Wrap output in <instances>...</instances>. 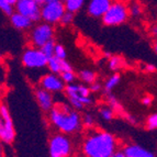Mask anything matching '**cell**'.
<instances>
[{
  "mask_svg": "<svg viewBox=\"0 0 157 157\" xmlns=\"http://www.w3.org/2000/svg\"><path fill=\"white\" fill-rule=\"evenodd\" d=\"M0 8H1V11L8 17H11L13 13L16 12V7L11 5V3L5 1V0H0Z\"/></svg>",
  "mask_w": 157,
  "mask_h": 157,
  "instance_id": "603a6c76",
  "label": "cell"
},
{
  "mask_svg": "<svg viewBox=\"0 0 157 157\" xmlns=\"http://www.w3.org/2000/svg\"><path fill=\"white\" fill-rule=\"evenodd\" d=\"M78 77L84 84H94L96 82V78H97V75L96 73H94L90 69H82V71H79L78 74Z\"/></svg>",
  "mask_w": 157,
  "mask_h": 157,
  "instance_id": "e0dca14e",
  "label": "cell"
},
{
  "mask_svg": "<svg viewBox=\"0 0 157 157\" xmlns=\"http://www.w3.org/2000/svg\"><path fill=\"white\" fill-rule=\"evenodd\" d=\"M5 1H7V2H9V3H11V5H13V6H16L17 2H18L19 0H5Z\"/></svg>",
  "mask_w": 157,
  "mask_h": 157,
  "instance_id": "d590c367",
  "label": "cell"
},
{
  "mask_svg": "<svg viewBox=\"0 0 157 157\" xmlns=\"http://www.w3.org/2000/svg\"><path fill=\"white\" fill-rule=\"evenodd\" d=\"M82 125L85 126V128H94V118L92 117L91 114H86L82 118Z\"/></svg>",
  "mask_w": 157,
  "mask_h": 157,
  "instance_id": "83f0119b",
  "label": "cell"
},
{
  "mask_svg": "<svg viewBox=\"0 0 157 157\" xmlns=\"http://www.w3.org/2000/svg\"><path fill=\"white\" fill-rule=\"evenodd\" d=\"M73 20H74V13L69 12V11H66V12L64 13L62 20H60V24H62V25H69V24L73 22Z\"/></svg>",
  "mask_w": 157,
  "mask_h": 157,
  "instance_id": "f1b7e54d",
  "label": "cell"
},
{
  "mask_svg": "<svg viewBox=\"0 0 157 157\" xmlns=\"http://www.w3.org/2000/svg\"><path fill=\"white\" fill-rule=\"evenodd\" d=\"M123 152L126 157H156L155 154L140 144H128L123 147Z\"/></svg>",
  "mask_w": 157,
  "mask_h": 157,
  "instance_id": "5bb4252c",
  "label": "cell"
},
{
  "mask_svg": "<svg viewBox=\"0 0 157 157\" xmlns=\"http://www.w3.org/2000/svg\"><path fill=\"white\" fill-rule=\"evenodd\" d=\"M50 157H71L73 154V144L67 134L58 132L53 134L48 141Z\"/></svg>",
  "mask_w": 157,
  "mask_h": 157,
  "instance_id": "277c9868",
  "label": "cell"
},
{
  "mask_svg": "<svg viewBox=\"0 0 157 157\" xmlns=\"http://www.w3.org/2000/svg\"><path fill=\"white\" fill-rule=\"evenodd\" d=\"M151 33H152L153 36H155L157 39V23L154 24V25L151 28Z\"/></svg>",
  "mask_w": 157,
  "mask_h": 157,
  "instance_id": "e575fe53",
  "label": "cell"
},
{
  "mask_svg": "<svg viewBox=\"0 0 157 157\" xmlns=\"http://www.w3.org/2000/svg\"><path fill=\"white\" fill-rule=\"evenodd\" d=\"M119 148V142L110 132L90 128L81 143L84 157H112Z\"/></svg>",
  "mask_w": 157,
  "mask_h": 157,
  "instance_id": "6da1fadb",
  "label": "cell"
},
{
  "mask_svg": "<svg viewBox=\"0 0 157 157\" xmlns=\"http://www.w3.org/2000/svg\"><path fill=\"white\" fill-rule=\"evenodd\" d=\"M128 12H130V16L131 17L137 18V17L141 16L142 13V6L137 1H133V2L128 5Z\"/></svg>",
  "mask_w": 157,
  "mask_h": 157,
  "instance_id": "cb8c5ba5",
  "label": "cell"
},
{
  "mask_svg": "<svg viewBox=\"0 0 157 157\" xmlns=\"http://www.w3.org/2000/svg\"><path fill=\"white\" fill-rule=\"evenodd\" d=\"M108 103H109L108 105H110L113 110H115V109H117V110H120V108H121L120 103H119V101L117 100V98H115L114 96H112V94H109V96H108Z\"/></svg>",
  "mask_w": 157,
  "mask_h": 157,
  "instance_id": "f546056e",
  "label": "cell"
},
{
  "mask_svg": "<svg viewBox=\"0 0 157 157\" xmlns=\"http://www.w3.org/2000/svg\"><path fill=\"white\" fill-rule=\"evenodd\" d=\"M10 18V23L11 25L17 30H20V31H25V30L31 29L32 24H33V21L31 19L28 18V17L23 16L21 13L19 12H14Z\"/></svg>",
  "mask_w": 157,
  "mask_h": 157,
  "instance_id": "9a60e30c",
  "label": "cell"
},
{
  "mask_svg": "<svg viewBox=\"0 0 157 157\" xmlns=\"http://www.w3.org/2000/svg\"><path fill=\"white\" fill-rule=\"evenodd\" d=\"M66 12L65 3L59 0H50L41 7V17L42 21L48 24L60 23L64 13Z\"/></svg>",
  "mask_w": 157,
  "mask_h": 157,
  "instance_id": "8992f818",
  "label": "cell"
},
{
  "mask_svg": "<svg viewBox=\"0 0 157 157\" xmlns=\"http://www.w3.org/2000/svg\"><path fill=\"white\" fill-rule=\"evenodd\" d=\"M62 60L59 58L53 56V57L48 58L47 62V68L50 69L52 74H56V75H60L62 74Z\"/></svg>",
  "mask_w": 157,
  "mask_h": 157,
  "instance_id": "2e32d148",
  "label": "cell"
},
{
  "mask_svg": "<svg viewBox=\"0 0 157 157\" xmlns=\"http://www.w3.org/2000/svg\"><path fill=\"white\" fill-rule=\"evenodd\" d=\"M53 39H54V28L52 24L42 22L34 25L30 31V44L37 48H41L43 45L52 41Z\"/></svg>",
  "mask_w": 157,
  "mask_h": 157,
  "instance_id": "52a82bcc",
  "label": "cell"
},
{
  "mask_svg": "<svg viewBox=\"0 0 157 157\" xmlns=\"http://www.w3.org/2000/svg\"><path fill=\"white\" fill-rule=\"evenodd\" d=\"M55 47H56V43L54 40H52V41H50V42H47L45 45H43L42 47H41V50H42V52L45 54V56H46L47 58H51L54 56V54H55Z\"/></svg>",
  "mask_w": 157,
  "mask_h": 157,
  "instance_id": "7402d4cb",
  "label": "cell"
},
{
  "mask_svg": "<svg viewBox=\"0 0 157 157\" xmlns=\"http://www.w3.org/2000/svg\"><path fill=\"white\" fill-rule=\"evenodd\" d=\"M59 1H63V2H64V1H65V0H59Z\"/></svg>",
  "mask_w": 157,
  "mask_h": 157,
  "instance_id": "f35d334b",
  "label": "cell"
},
{
  "mask_svg": "<svg viewBox=\"0 0 157 157\" xmlns=\"http://www.w3.org/2000/svg\"><path fill=\"white\" fill-rule=\"evenodd\" d=\"M21 59L24 67L29 68V69L43 68L47 66V62H48V58L45 56L42 50L34 46L28 47L24 50Z\"/></svg>",
  "mask_w": 157,
  "mask_h": 157,
  "instance_id": "ba28073f",
  "label": "cell"
},
{
  "mask_svg": "<svg viewBox=\"0 0 157 157\" xmlns=\"http://www.w3.org/2000/svg\"><path fill=\"white\" fill-rule=\"evenodd\" d=\"M90 90H91V92H98V91H100V90H101V85L99 84V82H97V81H96V82H94V84H91L90 85Z\"/></svg>",
  "mask_w": 157,
  "mask_h": 157,
  "instance_id": "1f68e13d",
  "label": "cell"
},
{
  "mask_svg": "<svg viewBox=\"0 0 157 157\" xmlns=\"http://www.w3.org/2000/svg\"><path fill=\"white\" fill-rule=\"evenodd\" d=\"M142 103L144 105H146V107H148V105H152V102H153V98L151 97V96H144V97L142 98Z\"/></svg>",
  "mask_w": 157,
  "mask_h": 157,
  "instance_id": "4dcf8cb0",
  "label": "cell"
},
{
  "mask_svg": "<svg viewBox=\"0 0 157 157\" xmlns=\"http://www.w3.org/2000/svg\"><path fill=\"white\" fill-rule=\"evenodd\" d=\"M124 65V59L119 55H113L109 58V68L111 71H118Z\"/></svg>",
  "mask_w": 157,
  "mask_h": 157,
  "instance_id": "ffe728a7",
  "label": "cell"
},
{
  "mask_svg": "<svg viewBox=\"0 0 157 157\" xmlns=\"http://www.w3.org/2000/svg\"><path fill=\"white\" fill-rule=\"evenodd\" d=\"M34 96L37 101V105L41 108V110L45 111V112H50L54 108V99H53L52 92L47 91V90L43 89V88H37L34 91Z\"/></svg>",
  "mask_w": 157,
  "mask_h": 157,
  "instance_id": "4fadbf2b",
  "label": "cell"
},
{
  "mask_svg": "<svg viewBox=\"0 0 157 157\" xmlns=\"http://www.w3.org/2000/svg\"><path fill=\"white\" fill-rule=\"evenodd\" d=\"M35 1H36V2L39 3V5L43 6L45 2H47V1H50V0H35Z\"/></svg>",
  "mask_w": 157,
  "mask_h": 157,
  "instance_id": "8d00e7d4",
  "label": "cell"
},
{
  "mask_svg": "<svg viewBox=\"0 0 157 157\" xmlns=\"http://www.w3.org/2000/svg\"><path fill=\"white\" fill-rule=\"evenodd\" d=\"M112 157H126V155L124 154V152H123V149H118L117 152L114 153V155H113Z\"/></svg>",
  "mask_w": 157,
  "mask_h": 157,
  "instance_id": "836d02e7",
  "label": "cell"
},
{
  "mask_svg": "<svg viewBox=\"0 0 157 157\" xmlns=\"http://www.w3.org/2000/svg\"><path fill=\"white\" fill-rule=\"evenodd\" d=\"M112 0H90L87 7V12L92 18H101L112 5Z\"/></svg>",
  "mask_w": 157,
  "mask_h": 157,
  "instance_id": "7c38bea8",
  "label": "cell"
},
{
  "mask_svg": "<svg viewBox=\"0 0 157 157\" xmlns=\"http://www.w3.org/2000/svg\"><path fill=\"white\" fill-rule=\"evenodd\" d=\"M54 56L59 59H66V56H67V53H66L65 47L63 46L62 44H56L55 47V54Z\"/></svg>",
  "mask_w": 157,
  "mask_h": 157,
  "instance_id": "4316f807",
  "label": "cell"
},
{
  "mask_svg": "<svg viewBox=\"0 0 157 157\" xmlns=\"http://www.w3.org/2000/svg\"><path fill=\"white\" fill-rule=\"evenodd\" d=\"M146 128L151 131L157 130V112L151 114L146 119Z\"/></svg>",
  "mask_w": 157,
  "mask_h": 157,
  "instance_id": "484cf974",
  "label": "cell"
},
{
  "mask_svg": "<svg viewBox=\"0 0 157 157\" xmlns=\"http://www.w3.org/2000/svg\"><path fill=\"white\" fill-rule=\"evenodd\" d=\"M99 114L105 121H111L114 118V110L110 105H102L99 109Z\"/></svg>",
  "mask_w": 157,
  "mask_h": 157,
  "instance_id": "44dd1931",
  "label": "cell"
},
{
  "mask_svg": "<svg viewBox=\"0 0 157 157\" xmlns=\"http://www.w3.org/2000/svg\"><path fill=\"white\" fill-rule=\"evenodd\" d=\"M120 80H121V76L118 73H114L113 75H111L105 82V90L107 92H111L119 85Z\"/></svg>",
  "mask_w": 157,
  "mask_h": 157,
  "instance_id": "d6986e66",
  "label": "cell"
},
{
  "mask_svg": "<svg viewBox=\"0 0 157 157\" xmlns=\"http://www.w3.org/2000/svg\"><path fill=\"white\" fill-rule=\"evenodd\" d=\"M128 6L121 0L113 1L109 10L102 17V22L107 26H117L123 24L128 19Z\"/></svg>",
  "mask_w": 157,
  "mask_h": 157,
  "instance_id": "5b68a950",
  "label": "cell"
},
{
  "mask_svg": "<svg viewBox=\"0 0 157 157\" xmlns=\"http://www.w3.org/2000/svg\"><path fill=\"white\" fill-rule=\"evenodd\" d=\"M62 80L65 82V84L69 85V84H74V81L76 79V75L74 73V71H64L59 75Z\"/></svg>",
  "mask_w": 157,
  "mask_h": 157,
  "instance_id": "d4e9b609",
  "label": "cell"
},
{
  "mask_svg": "<svg viewBox=\"0 0 157 157\" xmlns=\"http://www.w3.org/2000/svg\"><path fill=\"white\" fill-rule=\"evenodd\" d=\"M143 71H147V73H154L156 71V67L152 64H146V65L143 67Z\"/></svg>",
  "mask_w": 157,
  "mask_h": 157,
  "instance_id": "d6a6232c",
  "label": "cell"
},
{
  "mask_svg": "<svg viewBox=\"0 0 157 157\" xmlns=\"http://www.w3.org/2000/svg\"><path fill=\"white\" fill-rule=\"evenodd\" d=\"M48 119L56 130L65 134L75 133L79 131L82 125V119L78 112L65 103H57L54 105L50 111Z\"/></svg>",
  "mask_w": 157,
  "mask_h": 157,
  "instance_id": "7a4b0ae2",
  "label": "cell"
},
{
  "mask_svg": "<svg viewBox=\"0 0 157 157\" xmlns=\"http://www.w3.org/2000/svg\"><path fill=\"white\" fill-rule=\"evenodd\" d=\"M0 114H1V123H0V137L3 143L10 144L16 137V130L13 125V121L9 112L8 107L6 105H1L0 107Z\"/></svg>",
  "mask_w": 157,
  "mask_h": 157,
  "instance_id": "9c48e42d",
  "label": "cell"
},
{
  "mask_svg": "<svg viewBox=\"0 0 157 157\" xmlns=\"http://www.w3.org/2000/svg\"><path fill=\"white\" fill-rule=\"evenodd\" d=\"M64 3H65L66 11L76 13L84 7L85 0H65Z\"/></svg>",
  "mask_w": 157,
  "mask_h": 157,
  "instance_id": "ac0fdd59",
  "label": "cell"
},
{
  "mask_svg": "<svg viewBox=\"0 0 157 157\" xmlns=\"http://www.w3.org/2000/svg\"><path fill=\"white\" fill-rule=\"evenodd\" d=\"M65 94L68 97L71 105L76 110H82L85 107L89 105L92 102L89 87L82 84H69L65 87Z\"/></svg>",
  "mask_w": 157,
  "mask_h": 157,
  "instance_id": "3957f363",
  "label": "cell"
},
{
  "mask_svg": "<svg viewBox=\"0 0 157 157\" xmlns=\"http://www.w3.org/2000/svg\"><path fill=\"white\" fill-rule=\"evenodd\" d=\"M14 7L17 12L30 18L33 22H39L40 20H42L41 17L42 6L39 5L35 0H19Z\"/></svg>",
  "mask_w": 157,
  "mask_h": 157,
  "instance_id": "30bf717a",
  "label": "cell"
},
{
  "mask_svg": "<svg viewBox=\"0 0 157 157\" xmlns=\"http://www.w3.org/2000/svg\"><path fill=\"white\" fill-rule=\"evenodd\" d=\"M40 87L50 92H58L65 90V82L62 80L60 76L56 74H46L40 80Z\"/></svg>",
  "mask_w": 157,
  "mask_h": 157,
  "instance_id": "8fae6325",
  "label": "cell"
},
{
  "mask_svg": "<svg viewBox=\"0 0 157 157\" xmlns=\"http://www.w3.org/2000/svg\"><path fill=\"white\" fill-rule=\"evenodd\" d=\"M154 51L157 53V39H156V41L154 42Z\"/></svg>",
  "mask_w": 157,
  "mask_h": 157,
  "instance_id": "74e56055",
  "label": "cell"
}]
</instances>
